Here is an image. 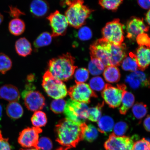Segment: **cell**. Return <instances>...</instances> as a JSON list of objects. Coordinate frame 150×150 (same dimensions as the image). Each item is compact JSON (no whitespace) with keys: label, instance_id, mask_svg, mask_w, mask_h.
<instances>
[{"label":"cell","instance_id":"obj_1","mask_svg":"<svg viewBox=\"0 0 150 150\" xmlns=\"http://www.w3.org/2000/svg\"><path fill=\"white\" fill-rule=\"evenodd\" d=\"M89 49L91 58L100 60L105 67L120 65L127 56L125 44L116 45L103 38L96 41L90 46Z\"/></svg>","mask_w":150,"mask_h":150},{"label":"cell","instance_id":"obj_2","mask_svg":"<svg viewBox=\"0 0 150 150\" xmlns=\"http://www.w3.org/2000/svg\"><path fill=\"white\" fill-rule=\"evenodd\" d=\"M86 124L79 123L65 118L59 120L56 125V141L63 147L70 149L76 147L83 139Z\"/></svg>","mask_w":150,"mask_h":150},{"label":"cell","instance_id":"obj_3","mask_svg":"<svg viewBox=\"0 0 150 150\" xmlns=\"http://www.w3.org/2000/svg\"><path fill=\"white\" fill-rule=\"evenodd\" d=\"M74 64L75 58L67 52L50 60L48 70L57 79L67 81L72 78L77 67Z\"/></svg>","mask_w":150,"mask_h":150},{"label":"cell","instance_id":"obj_4","mask_svg":"<svg viewBox=\"0 0 150 150\" xmlns=\"http://www.w3.org/2000/svg\"><path fill=\"white\" fill-rule=\"evenodd\" d=\"M68 7L65 16L69 25L76 29H79L86 23L93 10L84 5L83 0H65Z\"/></svg>","mask_w":150,"mask_h":150},{"label":"cell","instance_id":"obj_5","mask_svg":"<svg viewBox=\"0 0 150 150\" xmlns=\"http://www.w3.org/2000/svg\"><path fill=\"white\" fill-rule=\"evenodd\" d=\"M42 85L49 96L54 99H62L68 94L66 86L47 70L43 76Z\"/></svg>","mask_w":150,"mask_h":150},{"label":"cell","instance_id":"obj_6","mask_svg":"<svg viewBox=\"0 0 150 150\" xmlns=\"http://www.w3.org/2000/svg\"><path fill=\"white\" fill-rule=\"evenodd\" d=\"M89 108L86 103L69 99L67 102L64 113L66 118L75 122L85 123L88 116Z\"/></svg>","mask_w":150,"mask_h":150},{"label":"cell","instance_id":"obj_7","mask_svg":"<svg viewBox=\"0 0 150 150\" xmlns=\"http://www.w3.org/2000/svg\"><path fill=\"white\" fill-rule=\"evenodd\" d=\"M123 27L119 19L108 22L102 30L103 38L116 45H121L125 39Z\"/></svg>","mask_w":150,"mask_h":150},{"label":"cell","instance_id":"obj_8","mask_svg":"<svg viewBox=\"0 0 150 150\" xmlns=\"http://www.w3.org/2000/svg\"><path fill=\"white\" fill-rule=\"evenodd\" d=\"M35 86L28 84L22 93L24 104L28 110L35 112L42 109L45 105V99L42 93L35 91Z\"/></svg>","mask_w":150,"mask_h":150},{"label":"cell","instance_id":"obj_9","mask_svg":"<svg viewBox=\"0 0 150 150\" xmlns=\"http://www.w3.org/2000/svg\"><path fill=\"white\" fill-rule=\"evenodd\" d=\"M126 89L124 84H117V87H115L106 84L102 91V96L110 108H116L121 104Z\"/></svg>","mask_w":150,"mask_h":150},{"label":"cell","instance_id":"obj_10","mask_svg":"<svg viewBox=\"0 0 150 150\" xmlns=\"http://www.w3.org/2000/svg\"><path fill=\"white\" fill-rule=\"evenodd\" d=\"M68 93L72 100L86 104L90 103L91 97H97L88 84L84 83H76L71 87Z\"/></svg>","mask_w":150,"mask_h":150},{"label":"cell","instance_id":"obj_11","mask_svg":"<svg viewBox=\"0 0 150 150\" xmlns=\"http://www.w3.org/2000/svg\"><path fill=\"white\" fill-rule=\"evenodd\" d=\"M47 19L51 28L52 37L63 36L65 34L69 24L65 15L56 11L50 14Z\"/></svg>","mask_w":150,"mask_h":150},{"label":"cell","instance_id":"obj_12","mask_svg":"<svg viewBox=\"0 0 150 150\" xmlns=\"http://www.w3.org/2000/svg\"><path fill=\"white\" fill-rule=\"evenodd\" d=\"M42 132L40 127H28L20 133L18 142L22 147L36 148L39 139V134Z\"/></svg>","mask_w":150,"mask_h":150},{"label":"cell","instance_id":"obj_13","mask_svg":"<svg viewBox=\"0 0 150 150\" xmlns=\"http://www.w3.org/2000/svg\"><path fill=\"white\" fill-rule=\"evenodd\" d=\"M134 144V141L129 137L117 136L112 133L104 146L106 150H132Z\"/></svg>","mask_w":150,"mask_h":150},{"label":"cell","instance_id":"obj_14","mask_svg":"<svg viewBox=\"0 0 150 150\" xmlns=\"http://www.w3.org/2000/svg\"><path fill=\"white\" fill-rule=\"evenodd\" d=\"M149 28L144 23L143 18L132 17L127 22V37L134 40L138 35L149 31Z\"/></svg>","mask_w":150,"mask_h":150},{"label":"cell","instance_id":"obj_15","mask_svg":"<svg viewBox=\"0 0 150 150\" xmlns=\"http://www.w3.org/2000/svg\"><path fill=\"white\" fill-rule=\"evenodd\" d=\"M126 81L130 87L134 89L140 86L149 87V81L144 73L141 71H136L127 76Z\"/></svg>","mask_w":150,"mask_h":150},{"label":"cell","instance_id":"obj_16","mask_svg":"<svg viewBox=\"0 0 150 150\" xmlns=\"http://www.w3.org/2000/svg\"><path fill=\"white\" fill-rule=\"evenodd\" d=\"M150 48L139 46L137 49L136 53L134 54L138 69L144 71L147 68L150 63Z\"/></svg>","mask_w":150,"mask_h":150},{"label":"cell","instance_id":"obj_17","mask_svg":"<svg viewBox=\"0 0 150 150\" xmlns=\"http://www.w3.org/2000/svg\"><path fill=\"white\" fill-rule=\"evenodd\" d=\"M17 88L11 84H5L0 88V98L10 102H17L20 98Z\"/></svg>","mask_w":150,"mask_h":150},{"label":"cell","instance_id":"obj_18","mask_svg":"<svg viewBox=\"0 0 150 150\" xmlns=\"http://www.w3.org/2000/svg\"><path fill=\"white\" fill-rule=\"evenodd\" d=\"M30 11L37 18L45 16L49 11V5L45 0H33L30 5Z\"/></svg>","mask_w":150,"mask_h":150},{"label":"cell","instance_id":"obj_19","mask_svg":"<svg viewBox=\"0 0 150 150\" xmlns=\"http://www.w3.org/2000/svg\"><path fill=\"white\" fill-rule=\"evenodd\" d=\"M15 49L17 53L22 57L30 55L33 50L31 43L25 38H21L16 41Z\"/></svg>","mask_w":150,"mask_h":150},{"label":"cell","instance_id":"obj_20","mask_svg":"<svg viewBox=\"0 0 150 150\" xmlns=\"http://www.w3.org/2000/svg\"><path fill=\"white\" fill-rule=\"evenodd\" d=\"M103 76L107 81L110 83H114L119 81L121 74L117 67L109 66L105 67Z\"/></svg>","mask_w":150,"mask_h":150},{"label":"cell","instance_id":"obj_21","mask_svg":"<svg viewBox=\"0 0 150 150\" xmlns=\"http://www.w3.org/2000/svg\"><path fill=\"white\" fill-rule=\"evenodd\" d=\"M6 112L11 119L17 120L23 115V110L21 105L17 102H10L7 106Z\"/></svg>","mask_w":150,"mask_h":150},{"label":"cell","instance_id":"obj_22","mask_svg":"<svg viewBox=\"0 0 150 150\" xmlns=\"http://www.w3.org/2000/svg\"><path fill=\"white\" fill-rule=\"evenodd\" d=\"M25 29V25L24 22L18 18L13 19L9 23V30L12 34L15 36L22 35Z\"/></svg>","mask_w":150,"mask_h":150},{"label":"cell","instance_id":"obj_23","mask_svg":"<svg viewBox=\"0 0 150 150\" xmlns=\"http://www.w3.org/2000/svg\"><path fill=\"white\" fill-rule=\"evenodd\" d=\"M97 122L98 130L102 134H108L112 131L114 126V121L111 117L103 116Z\"/></svg>","mask_w":150,"mask_h":150},{"label":"cell","instance_id":"obj_24","mask_svg":"<svg viewBox=\"0 0 150 150\" xmlns=\"http://www.w3.org/2000/svg\"><path fill=\"white\" fill-rule=\"evenodd\" d=\"M121 64L122 68L125 71L134 72L138 69L135 55L132 52L129 53L128 56H127Z\"/></svg>","mask_w":150,"mask_h":150},{"label":"cell","instance_id":"obj_25","mask_svg":"<svg viewBox=\"0 0 150 150\" xmlns=\"http://www.w3.org/2000/svg\"><path fill=\"white\" fill-rule=\"evenodd\" d=\"M135 98L134 95L131 93L126 91L124 95L122 100V106L119 109L121 114L125 115L134 102Z\"/></svg>","mask_w":150,"mask_h":150},{"label":"cell","instance_id":"obj_26","mask_svg":"<svg viewBox=\"0 0 150 150\" xmlns=\"http://www.w3.org/2000/svg\"><path fill=\"white\" fill-rule=\"evenodd\" d=\"M52 37L49 33L45 32L39 35L33 43L35 50L49 45L52 41Z\"/></svg>","mask_w":150,"mask_h":150},{"label":"cell","instance_id":"obj_27","mask_svg":"<svg viewBox=\"0 0 150 150\" xmlns=\"http://www.w3.org/2000/svg\"><path fill=\"white\" fill-rule=\"evenodd\" d=\"M105 67L100 60L95 58H91L89 64L88 69L91 74L97 76L101 74L104 71Z\"/></svg>","mask_w":150,"mask_h":150},{"label":"cell","instance_id":"obj_28","mask_svg":"<svg viewBox=\"0 0 150 150\" xmlns=\"http://www.w3.org/2000/svg\"><path fill=\"white\" fill-rule=\"evenodd\" d=\"M31 121L34 127H40L46 125L47 119L44 112L38 110L35 111L33 114L31 118Z\"/></svg>","mask_w":150,"mask_h":150},{"label":"cell","instance_id":"obj_29","mask_svg":"<svg viewBox=\"0 0 150 150\" xmlns=\"http://www.w3.org/2000/svg\"><path fill=\"white\" fill-rule=\"evenodd\" d=\"M98 134V131L96 127L92 125H86L84 131L83 139L92 142L96 139Z\"/></svg>","mask_w":150,"mask_h":150},{"label":"cell","instance_id":"obj_30","mask_svg":"<svg viewBox=\"0 0 150 150\" xmlns=\"http://www.w3.org/2000/svg\"><path fill=\"white\" fill-rule=\"evenodd\" d=\"M123 0H99V4L103 8L116 11L123 3Z\"/></svg>","mask_w":150,"mask_h":150},{"label":"cell","instance_id":"obj_31","mask_svg":"<svg viewBox=\"0 0 150 150\" xmlns=\"http://www.w3.org/2000/svg\"><path fill=\"white\" fill-rule=\"evenodd\" d=\"M12 66V61L10 58L4 53H0V73L5 74L11 70Z\"/></svg>","mask_w":150,"mask_h":150},{"label":"cell","instance_id":"obj_32","mask_svg":"<svg viewBox=\"0 0 150 150\" xmlns=\"http://www.w3.org/2000/svg\"><path fill=\"white\" fill-rule=\"evenodd\" d=\"M104 105V103L99 104L95 107L89 108L88 116V119L91 121H98L102 116V108Z\"/></svg>","mask_w":150,"mask_h":150},{"label":"cell","instance_id":"obj_33","mask_svg":"<svg viewBox=\"0 0 150 150\" xmlns=\"http://www.w3.org/2000/svg\"><path fill=\"white\" fill-rule=\"evenodd\" d=\"M67 102L63 98L55 99L50 105V108L54 113L60 114L64 112Z\"/></svg>","mask_w":150,"mask_h":150},{"label":"cell","instance_id":"obj_34","mask_svg":"<svg viewBox=\"0 0 150 150\" xmlns=\"http://www.w3.org/2000/svg\"><path fill=\"white\" fill-rule=\"evenodd\" d=\"M132 111L134 117L137 119L140 120L147 114V106L143 103H137L133 107Z\"/></svg>","mask_w":150,"mask_h":150},{"label":"cell","instance_id":"obj_35","mask_svg":"<svg viewBox=\"0 0 150 150\" xmlns=\"http://www.w3.org/2000/svg\"><path fill=\"white\" fill-rule=\"evenodd\" d=\"M89 77V71L85 68L78 69L74 74L75 82L76 83H84L87 81Z\"/></svg>","mask_w":150,"mask_h":150},{"label":"cell","instance_id":"obj_36","mask_svg":"<svg viewBox=\"0 0 150 150\" xmlns=\"http://www.w3.org/2000/svg\"><path fill=\"white\" fill-rule=\"evenodd\" d=\"M105 85L104 81L100 76H96L92 78L89 82L90 87L93 91H102L104 88Z\"/></svg>","mask_w":150,"mask_h":150},{"label":"cell","instance_id":"obj_37","mask_svg":"<svg viewBox=\"0 0 150 150\" xmlns=\"http://www.w3.org/2000/svg\"><path fill=\"white\" fill-rule=\"evenodd\" d=\"M52 144L49 138L42 137L39 139L36 149L38 150H51Z\"/></svg>","mask_w":150,"mask_h":150},{"label":"cell","instance_id":"obj_38","mask_svg":"<svg viewBox=\"0 0 150 150\" xmlns=\"http://www.w3.org/2000/svg\"><path fill=\"white\" fill-rule=\"evenodd\" d=\"M78 32V37L82 41L89 40L92 37V33L89 27L84 26L79 28Z\"/></svg>","mask_w":150,"mask_h":150},{"label":"cell","instance_id":"obj_39","mask_svg":"<svg viewBox=\"0 0 150 150\" xmlns=\"http://www.w3.org/2000/svg\"><path fill=\"white\" fill-rule=\"evenodd\" d=\"M128 129L127 124L124 122H120L116 123L114 127V134L117 136H122Z\"/></svg>","mask_w":150,"mask_h":150},{"label":"cell","instance_id":"obj_40","mask_svg":"<svg viewBox=\"0 0 150 150\" xmlns=\"http://www.w3.org/2000/svg\"><path fill=\"white\" fill-rule=\"evenodd\" d=\"M132 150H150V143L149 141L142 139L134 142Z\"/></svg>","mask_w":150,"mask_h":150},{"label":"cell","instance_id":"obj_41","mask_svg":"<svg viewBox=\"0 0 150 150\" xmlns=\"http://www.w3.org/2000/svg\"><path fill=\"white\" fill-rule=\"evenodd\" d=\"M137 43L139 46L150 48V41L149 35L145 33L140 34L136 37Z\"/></svg>","mask_w":150,"mask_h":150},{"label":"cell","instance_id":"obj_42","mask_svg":"<svg viewBox=\"0 0 150 150\" xmlns=\"http://www.w3.org/2000/svg\"><path fill=\"white\" fill-rule=\"evenodd\" d=\"M0 150H11L8 139L4 138L0 130Z\"/></svg>","mask_w":150,"mask_h":150},{"label":"cell","instance_id":"obj_43","mask_svg":"<svg viewBox=\"0 0 150 150\" xmlns=\"http://www.w3.org/2000/svg\"><path fill=\"white\" fill-rule=\"evenodd\" d=\"M9 13L11 16L13 17L18 18L21 15L23 14V13L20 11L16 7L12 6H9Z\"/></svg>","mask_w":150,"mask_h":150},{"label":"cell","instance_id":"obj_44","mask_svg":"<svg viewBox=\"0 0 150 150\" xmlns=\"http://www.w3.org/2000/svg\"><path fill=\"white\" fill-rule=\"evenodd\" d=\"M139 6L145 9H149L150 8V0H137Z\"/></svg>","mask_w":150,"mask_h":150},{"label":"cell","instance_id":"obj_45","mask_svg":"<svg viewBox=\"0 0 150 150\" xmlns=\"http://www.w3.org/2000/svg\"><path fill=\"white\" fill-rule=\"evenodd\" d=\"M144 125L146 130L149 132L150 131V116L148 115L144 120Z\"/></svg>","mask_w":150,"mask_h":150},{"label":"cell","instance_id":"obj_46","mask_svg":"<svg viewBox=\"0 0 150 150\" xmlns=\"http://www.w3.org/2000/svg\"><path fill=\"white\" fill-rule=\"evenodd\" d=\"M150 10L149 9L146 15L145 18L146 21L149 25L150 24Z\"/></svg>","mask_w":150,"mask_h":150},{"label":"cell","instance_id":"obj_47","mask_svg":"<svg viewBox=\"0 0 150 150\" xmlns=\"http://www.w3.org/2000/svg\"><path fill=\"white\" fill-rule=\"evenodd\" d=\"M4 20V16L2 15L1 13H0V25L1 24L3 21Z\"/></svg>","mask_w":150,"mask_h":150},{"label":"cell","instance_id":"obj_48","mask_svg":"<svg viewBox=\"0 0 150 150\" xmlns=\"http://www.w3.org/2000/svg\"><path fill=\"white\" fill-rule=\"evenodd\" d=\"M3 108L1 104H0V118L1 117L2 115Z\"/></svg>","mask_w":150,"mask_h":150},{"label":"cell","instance_id":"obj_49","mask_svg":"<svg viewBox=\"0 0 150 150\" xmlns=\"http://www.w3.org/2000/svg\"><path fill=\"white\" fill-rule=\"evenodd\" d=\"M69 149L64 147H62L59 148V149H56V150H68Z\"/></svg>","mask_w":150,"mask_h":150},{"label":"cell","instance_id":"obj_50","mask_svg":"<svg viewBox=\"0 0 150 150\" xmlns=\"http://www.w3.org/2000/svg\"><path fill=\"white\" fill-rule=\"evenodd\" d=\"M20 150H38L37 149H35V148H32V149H21Z\"/></svg>","mask_w":150,"mask_h":150}]
</instances>
